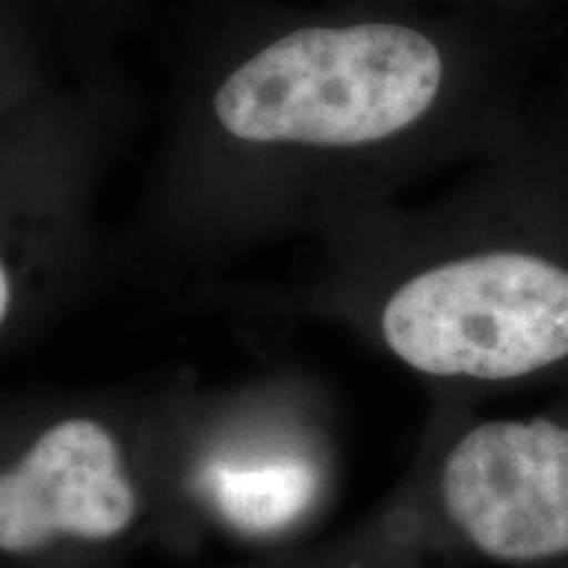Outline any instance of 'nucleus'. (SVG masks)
Masks as SVG:
<instances>
[{"mask_svg": "<svg viewBox=\"0 0 568 568\" xmlns=\"http://www.w3.org/2000/svg\"><path fill=\"white\" fill-rule=\"evenodd\" d=\"M439 84L443 55L422 32L316 27L272 42L232 71L213 111L247 142L364 145L418 122Z\"/></svg>", "mask_w": 568, "mask_h": 568, "instance_id": "1", "label": "nucleus"}, {"mask_svg": "<svg viewBox=\"0 0 568 568\" xmlns=\"http://www.w3.org/2000/svg\"><path fill=\"white\" fill-rule=\"evenodd\" d=\"M382 332L432 376L516 379L568 355V272L524 253L450 261L389 297Z\"/></svg>", "mask_w": 568, "mask_h": 568, "instance_id": "2", "label": "nucleus"}, {"mask_svg": "<svg viewBox=\"0 0 568 568\" xmlns=\"http://www.w3.org/2000/svg\"><path fill=\"white\" fill-rule=\"evenodd\" d=\"M443 500L474 548L531 564L568 552V426L487 422L443 466Z\"/></svg>", "mask_w": 568, "mask_h": 568, "instance_id": "3", "label": "nucleus"}, {"mask_svg": "<svg viewBox=\"0 0 568 568\" xmlns=\"http://www.w3.org/2000/svg\"><path fill=\"white\" fill-rule=\"evenodd\" d=\"M134 510L116 439L90 418H69L0 479V548L19 556L53 537L111 539L130 527Z\"/></svg>", "mask_w": 568, "mask_h": 568, "instance_id": "4", "label": "nucleus"}, {"mask_svg": "<svg viewBox=\"0 0 568 568\" xmlns=\"http://www.w3.org/2000/svg\"><path fill=\"white\" fill-rule=\"evenodd\" d=\"M203 489L232 527L272 535L297 521L318 493V474L301 458L213 460Z\"/></svg>", "mask_w": 568, "mask_h": 568, "instance_id": "5", "label": "nucleus"}, {"mask_svg": "<svg viewBox=\"0 0 568 568\" xmlns=\"http://www.w3.org/2000/svg\"><path fill=\"white\" fill-rule=\"evenodd\" d=\"M9 301H11V282H9V268L3 266V272H0V318L9 316Z\"/></svg>", "mask_w": 568, "mask_h": 568, "instance_id": "6", "label": "nucleus"}]
</instances>
